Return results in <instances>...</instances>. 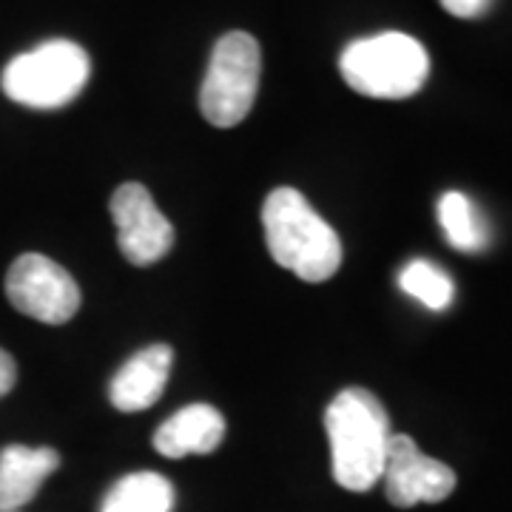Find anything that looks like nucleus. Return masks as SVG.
I'll return each mask as SVG.
<instances>
[{
	"instance_id": "obj_1",
	"label": "nucleus",
	"mask_w": 512,
	"mask_h": 512,
	"mask_svg": "<svg viewBox=\"0 0 512 512\" xmlns=\"http://www.w3.org/2000/svg\"><path fill=\"white\" fill-rule=\"evenodd\" d=\"M333 478L350 493H367L382 481L390 419L382 402L362 387L342 390L325 413Z\"/></svg>"
},
{
	"instance_id": "obj_2",
	"label": "nucleus",
	"mask_w": 512,
	"mask_h": 512,
	"mask_svg": "<svg viewBox=\"0 0 512 512\" xmlns=\"http://www.w3.org/2000/svg\"><path fill=\"white\" fill-rule=\"evenodd\" d=\"M265 242L276 265L302 282H328L342 265V242L296 188H276L262 205Z\"/></svg>"
},
{
	"instance_id": "obj_3",
	"label": "nucleus",
	"mask_w": 512,
	"mask_h": 512,
	"mask_svg": "<svg viewBox=\"0 0 512 512\" xmlns=\"http://www.w3.org/2000/svg\"><path fill=\"white\" fill-rule=\"evenodd\" d=\"M339 72L353 92L376 100H404L427 83L430 57L416 37L382 32L353 40L339 57Z\"/></svg>"
},
{
	"instance_id": "obj_4",
	"label": "nucleus",
	"mask_w": 512,
	"mask_h": 512,
	"mask_svg": "<svg viewBox=\"0 0 512 512\" xmlns=\"http://www.w3.org/2000/svg\"><path fill=\"white\" fill-rule=\"evenodd\" d=\"M92 60L72 40H46L3 69V92L29 109H63L89 83Z\"/></svg>"
},
{
	"instance_id": "obj_5",
	"label": "nucleus",
	"mask_w": 512,
	"mask_h": 512,
	"mask_svg": "<svg viewBox=\"0 0 512 512\" xmlns=\"http://www.w3.org/2000/svg\"><path fill=\"white\" fill-rule=\"evenodd\" d=\"M262 55L248 32H228L214 46L200 89L202 117L217 128L239 126L254 109Z\"/></svg>"
},
{
	"instance_id": "obj_6",
	"label": "nucleus",
	"mask_w": 512,
	"mask_h": 512,
	"mask_svg": "<svg viewBox=\"0 0 512 512\" xmlns=\"http://www.w3.org/2000/svg\"><path fill=\"white\" fill-rule=\"evenodd\" d=\"M6 296L15 311L43 325H63L80 311V288L74 276L43 254H23L12 262Z\"/></svg>"
},
{
	"instance_id": "obj_7",
	"label": "nucleus",
	"mask_w": 512,
	"mask_h": 512,
	"mask_svg": "<svg viewBox=\"0 0 512 512\" xmlns=\"http://www.w3.org/2000/svg\"><path fill=\"white\" fill-rule=\"evenodd\" d=\"M382 481L387 501L402 510L416 504H439L456 490V473L439 458L421 453L419 444L404 433L390 436Z\"/></svg>"
},
{
	"instance_id": "obj_8",
	"label": "nucleus",
	"mask_w": 512,
	"mask_h": 512,
	"mask_svg": "<svg viewBox=\"0 0 512 512\" xmlns=\"http://www.w3.org/2000/svg\"><path fill=\"white\" fill-rule=\"evenodd\" d=\"M111 220L117 228V245L131 265H154L174 245V228L146 185H120L111 194Z\"/></svg>"
},
{
	"instance_id": "obj_9",
	"label": "nucleus",
	"mask_w": 512,
	"mask_h": 512,
	"mask_svg": "<svg viewBox=\"0 0 512 512\" xmlns=\"http://www.w3.org/2000/svg\"><path fill=\"white\" fill-rule=\"evenodd\" d=\"M171 362H174V353L168 345H151L134 353L111 379V404L123 413H140L160 402L168 376H171Z\"/></svg>"
},
{
	"instance_id": "obj_10",
	"label": "nucleus",
	"mask_w": 512,
	"mask_h": 512,
	"mask_svg": "<svg viewBox=\"0 0 512 512\" xmlns=\"http://www.w3.org/2000/svg\"><path fill=\"white\" fill-rule=\"evenodd\" d=\"M225 439V419L211 404H188L154 433V450L165 458L208 456Z\"/></svg>"
},
{
	"instance_id": "obj_11",
	"label": "nucleus",
	"mask_w": 512,
	"mask_h": 512,
	"mask_svg": "<svg viewBox=\"0 0 512 512\" xmlns=\"http://www.w3.org/2000/svg\"><path fill=\"white\" fill-rule=\"evenodd\" d=\"M60 467L52 447L9 444L0 450V512L20 510L40 490V484Z\"/></svg>"
},
{
	"instance_id": "obj_12",
	"label": "nucleus",
	"mask_w": 512,
	"mask_h": 512,
	"mask_svg": "<svg viewBox=\"0 0 512 512\" xmlns=\"http://www.w3.org/2000/svg\"><path fill=\"white\" fill-rule=\"evenodd\" d=\"M174 487L160 473H131L106 495L100 512H171Z\"/></svg>"
},
{
	"instance_id": "obj_13",
	"label": "nucleus",
	"mask_w": 512,
	"mask_h": 512,
	"mask_svg": "<svg viewBox=\"0 0 512 512\" xmlns=\"http://www.w3.org/2000/svg\"><path fill=\"white\" fill-rule=\"evenodd\" d=\"M439 222L441 231L447 242L456 251H467V254H478L487 248L490 242V231L487 222L481 220L476 205L470 197H464L461 191H447L439 200Z\"/></svg>"
},
{
	"instance_id": "obj_14",
	"label": "nucleus",
	"mask_w": 512,
	"mask_h": 512,
	"mask_svg": "<svg viewBox=\"0 0 512 512\" xmlns=\"http://www.w3.org/2000/svg\"><path fill=\"white\" fill-rule=\"evenodd\" d=\"M399 285L404 293H410L413 299H419L424 308L430 311H444L450 308L456 288H453V279L441 271L439 265L427 262V259H413L407 262L399 274Z\"/></svg>"
},
{
	"instance_id": "obj_15",
	"label": "nucleus",
	"mask_w": 512,
	"mask_h": 512,
	"mask_svg": "<svg viewBox=\"0 0 512 512\" xmlns=\"http://www.w3.org/2000/svg\"><path fill=\"white\" fill-rule=\"evenodd\" d=\"M441 6H444L453 18L473 20L481 18V15L493 6V0H441Z\"/></svg>"
},
{
	"instance_id": "obj_16",
	"label": "nucleus",
	"mask_w": 512,
	"mask_h": 512,
	"mask_svg": "<svg viewBox=\"0 0 512 512\" xmlns=\"http://www.w3.org/2000/svg\"><path fill=\"white\" fill-rule=\"evenodd\" d=\"M15 382H18V365H15V359L6 350L0 348V399L6 393H12Z\"/></svg>"
},
{
	"instance_id": "obj_17",
	"label": "nucleus",
	"mask_w": 512,
	"mask_h": 512,
	"mask_svg": "<svg viewBox=\"0 0 512 512\" xmlns=\"http://www.w3.org/2000/svg\"><path fill=\"white\" fill-rule=\"evenodd\" d=\"M9 512H20V510H9Z\"/></svg>"
}]
</instances>
